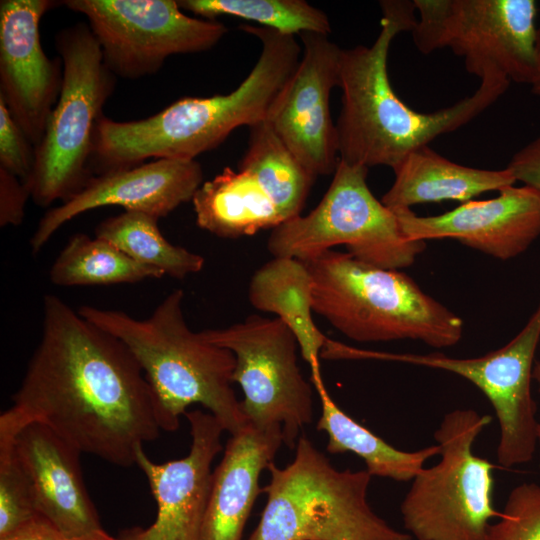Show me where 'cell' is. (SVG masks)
<instances>
[{
  "label": "cell",
  "instance_id": "1",
  "mask_svg": "<svg viewBox=\"0 0 540 540\" xmlns=\"http://www.w3.org/2000/svg\"><path fill=\"white\" fill-rule=\"evenodd\" d=\"M12 400L0 431L41 423L122 467L163 430L157 397L127 346L53 294L44 296L40 341Z\"/></svg>",
  "mask_w": 540,
  "mask_h": 540
},
{
  "label": "cell",
  "instance_id": "2",
  "mask_svg": "<svg viewBox=\"0 0 540 540\" xmlns=\"http://www.w3.org/2000/svg\"><path fill=\"white\" fill-rule=\"evenodd\" d=\"M381 29L370 45L342 49L341 109L336 122L339 159L352 165L394 169L410 152L466 125L507 90L510 81L492 77L452 106L422 113L393 90L387 71L392 40L416 25L413 1H380Z\"/></svg>",
  "mask_w": 540,
  "mask_h": 540
},
{
  "label": "cell",
  "instance_id": "3",
  "mask_svg": "<svg viewBox=\"0 0 540 540\" xmlns=\"http://www.w3.org/2000/svg\"><path fill=\"white\" fill-rule=\"evenodd\" d=\"M183 302L184 291L175 289L141 320L89 305L78 312L134 355L157 397L164 431L177 430L186 409L200 404L233 434L247 424L232 386L235 356L191 330Z\"/></svg>",
  "mask_w": 540,
  "mask_h": 540
},
{
  "label": "cell",
  "instance_id": "4",
  "mask_svg": "<svg viewBox=\"0 0 540 540\" xmlns=\"http://www.w3.org/2000/svg\"><path fill=\"white\" fill-rule=\"evenodd\" d=\"M293 72L294 64L283 51L263 47L250 73L228 94L181 98L141 120L115 121L102 115L94 134L92 175L151 158L195 160L236 128L265 121Z\"/></svg>",
  "mask_w": 540,
  "mask_h": 540
},
{
  "label": "cell",
  "instance_id": "5",
  "mask_svg": "<svg viewBox=\"0 0 540 540\" xmlns=\"http://www.w3.org/2000/svg\"><path fill=\"white\" fill-rule=\"evenodd\" d=\"M304 262L312 278L313 311L349 339H410L442 349L462 338L463 320L400 270L332 249Z\"/></svg>",
  "mask_w": 540,
  "mask_h": 540
},
{
  "label": "cell",
  "instance_id": "6",
  "mask_svg": "<svg viewBox=\"0 0 540 540\" xmlns=\"http://www.w3.org/2000/svg\"><path fill=\"white\" fill-rule=\"evenodd\" d=\"M295 449L286 467L269 465L266 504L248 540H412L370 507L367 470L336 469L305 436Z\"/></svg>",
  "mask_w": 540,
  "mask_h": 540
},
{
  "label": "cell",
  "instance_id": "7",
  "mask_svg": "<svg viewBox=\"0 0 540 540\" xmlns=\"http://www.w3.org/2000/svg\"><path fill=\"white\" fill-rule=\"evenodd\" d=\"M55 47L63 64L62 88L24 182L40 207L67 200L93 177L94 134L117 78L87 23L61 29Z\"/></svg>",
  "mask_w": 540,
  "mask_h": 540
},
{
  "label": "cell",
  "instance_id": "8",
  "mask_svg": "<svg viewBox=\"0 0 540 540\" xmlns=\"http://www.w3.org/2000/svg\"><path fill=\"white\" fill-rule=\"evenodd\" d=\"M492 421L473 409L446 413L434 433L440 460L411 480L400 511L416 540H487L493 506L494 465L473 446Z\"/></svg>",
  "mask_w": 540,
  "mask_h": 540
},
{
  "label": "cell",
  "instance_id": "9",
  "mask_svg": "<svg viewBox=\"0 0 540 540\" xmlns=\"http://www.w3.org/2000/svg\"><path fill=\"white\" fill-rule=\"evenodd\" d=\"M369 168L339 159L319 204L272 229L267 249L273 257L310 259L337 245L357 260L385 269L412 265L426 246L403 234L395 212L367 184Z\"/></svg>",
  "mask_w": 540,
  "mask_h": 540
},
{
  "label": "cell",
  "instance_id": "10",
  "mask_svg": "<svg viewBox=\"0 0 540 540\" xmlns=\"http://www.w3.org/2000/svg\"><path fill=\"white\" fill-rule=\"evenodd\" d=\"M417 49L450 48L480 80L500 77L533 86L540 81L533 0H413Z\"/></svg>",
  "mask_w": 540,
  "mask_h": 540
},
{
  "label": "cell",
  "instance_id": "11",
  "mask_svg": "<svg viewBox=\"0 0 540 540\" xmlns=\"http://www.w3.org/2000/svg\"><path fill=\"white\" fill-rule=\"evenodd\" d=\"M201 334L234 354L233 381L242 389L247 422L282 429L283 443L295 448L299 432L313 420V392L298 366L299 345L292 331L277 317L250 315Z\"/></svg>",
  "mask_w": 540,
  "mask_h": 540
},
{
  "label": "cell",
  "instance_id": "12",
  "mask_svg": "<svg viewBox=\"0 0 540 540\" xmlns=\"http://www.w3.org/2000/svg\"><path fill=\"white\" fill-rule=\"evenodd\" d=\"M62 5L86 17L108 69L130 80L157 73L172 55L210 50L228 32L220 21L186 15L175 0H65Z\"/></svg>",
  "mask_w": 540,
  "mask_h": 540
},
{
  "label": "cell",
  "instance_id": "13",
  "mask_svg": "<svg viewBox=\"0 0 540 540\" xmlns=\"http://www.w3.org/2000/svg\"><path fill=\"white\" fill-rule=\"evenodd\" d=\"M539 342L540 303L513 339L480 357L369 350H363L361 356L362 359L396 361L449 371L473 383L490 401L499 423L497 462L510 468L531 462L538 447L537 406L532 397L531 381Z\"/></svg>",
  "mask_w": 540,
  "mask_h": 540
},
{
  "label": "cell",
  "instance_id": "14",
  "mask_svg": "<svg viewBox=\"0 0 540 540\" xmlns=\"http://www.w3.org/2000/svg\"><path fill=\"white\" fill-rule=\"evenodd\" d=\"M302 56L266 121L315 178L334 174L339 162L330 93L339 86L341 48L328 35L303 32Z\"/></svg>",
  "mask_w": 540,
  "mask_h": 540
},
{
  "label": "cell",
  "instance_id": "15",
  "mask_svg": "<svg viewBox=\"0 0 540 540\" xmlns=\"http://www.w3.org/2000/svg\"><path fill=\"white\" fill-rule=\"evenodd\" d=\"M54 0L0 1V99L35 148L40 144L63 82L60 58L44 52L39 25Z\"/></svg>",
  "mask_w": 540,
  "mask_h": 540
},
{
  "label": "cell",
  "instance_id": "16",
  "mask_svg": "<svg viewBox=\"0 0 540 540\" xmlns=\"http://www.w3.org/2000/svg\"><path fill=\"white\" fill-rule=\"evenodd\" d=\"M192 438L189 453L177 460L155 463L143 448L136 465L145 474L157 504V515L147 528L122 532L120 540H202L211 490V465L222 450L224 428L200 409L186 412Z\"/></svg>",
  "mask_w": 540,
  "mask_h": 540
},
{
  "label": "cell",
  "instance_id": "17",
  "mask_svg": "<svg viewBox=\"0 0 540 540\" xmlns=\"http://www.w3.org/2000/svg\"><path fill=\"white\" fill-rule=\"evenodd\" d=\"M203 182L200 163L184 159H155L95 175L80 191L43 215L30 239L32 252L38 253L64 224L95 208L120 206L125 211L165 217L192 201Z\"/></svg>",
  "mask_w": 540,
  "mask_h": 540
},
{
  "label": "cell",
  "instance_id": "18",
  "mask_svg": "<svg viewBox=\"0 0 540 540\" xmlns=\"http://www.w3.org/2000/svg\"><path fill=\"white\" fill-rule=\"evenodd\" d=\"M487 200H470L436 216L393 210L411 241L454 239L500 260L525 252L540 237V191L510 185Z\"/></svg>",
  "mask_w": 540,
  "mask_h": 540
},
{
  "label": "cell",
  "instance_id": "19",
  "mask_svg": "<svg viewBox=\"0 0 540 540\" xmlns=\"http://www.w3.org/2000/svg\"><path fill=\"white\" fill-rule=\"evenodd\" d=\"M0 439L11 442L39 515L68 540L102 528L83 480L79 450L37 422Z\"/></svg>",
  "mask_w": 540,
  "mask_h": 540
},
{
  "label": "cell",
  "instance_id": "20",
  "mask_svg": "<svg viewBox=\"0 0 540 540\" xmlns=\"http://www.w3.org/2000/svg\"><path fill=\"white\" fill-rule=\"evenodd\" d=\"M283 443L282 429L248 423L230 434L212 473L202 540H242L244 527L262 489L259 478Z\"/></svg>",
  "mask_w": 540,
  "mask_h": 540
},
{
  "label": "cell",
  "instance_id": "21",
  "mask_svg": "<svg viewBox=\"0 0 540 540\" xmlns=\"http://www.w3.org/2000/svg\"><path fill=\"white\" fill-rule=\"evenodd\" d=\"M393 171L394 182L381 199L392 210L444 200L464 203L516 182L507 167L486 170L464 166L443 157L429 145L410 152Z\"/></svg>",
  "mask_w": 540,
  "mask_h": 540
},
{
  "label": "cell",
  "instance_id": "22",
  "mask_svg": "<svg viewBox=\"0 0 540 540\" xmlns=\"http://www.w3.org/2000/svg\"><path fill=\"white\" fill-rule=\"evenodd\" d=\"M248 297L252 306L276 314L292 331L303 359L309 364L312 384L323 385L320 356L330 339L317 328L312 317V278L305 262L293 257H273L254 272Z\"/></svg>",
  "mask_w": 540,
  "mask_h": 540
},
{
  "label": "cell",
  "instance_id": "23",
  "mask_svg": "<svg viewBox=\"0 0 540 540\" xmlns=\"http://www.w3.org/2000/svg\"><path fill=\"white\" fill-rule=\"evenodd\" d=\"M196 224L220 238L251 236L284 222L273 200L247 171L225 167L193 199Z\"/></svg>",
  "mask_w": 540,
  "mask_h": 540
},
{
  "label": "cell",
  "instance_id": "24",
  "mask_svg": "<svg viewBox=\"0 0 540 540\" xmlns=\"http://www.w3.org/2000/svg\"><path fill=\"white\" fill-rule=\"evenodd\" d=\"M316 391L321 402L316 429L328 435L327 451L357 455L365 462L371 476L411 481L426 461L439 455L437 444L416 451L395 448L346 414L331 398L325 385Z\"/></svg>",
  "mask_w": 540,
  "mask_h": 540
},
{
  "label": "cell",
  "instance_id": "25",
  "mask_svg": "<svg viewBox=\"0 0 540 540\" xmlns=\"http://www.w3.org/2000/svg\"><path fill=\"white\" fill-rule=\"evenodd\" d=\"M249 130L248 147L238 169L257 179L284 222L300 215L316 178L298 162L266 120Z\"/></svg>",
  "mask_w": 540,
  "mask_h": 540
},
{
  "label": "cell",
  "instance_id": "26",
  "mask_svg": "<svg viewBox=\"0 0 540 540\" xmlns=\"http://www.w3.org/2000/svg\"><path fill=\"white\" fill-rule=\"evenodd\" d=\"M164 275L140 264L107 240L77 233L54 260L50 281L61 287L136 283Z\"/></svg>",
  "mask_w": 540,
  "mask_h": 540
},
{
  "label": "cell",
  "instance_id": "27",
  "mask_svg": "<svg viewBox=\"0 0 540 540\" xmlns=\"http://www.w3.org/2000/svg\"><path fill=\"white\" fill-rule=\"evenodd\" d=\"M158 218L138 211H124L101 221L95 236L109 241L134 261L183 279L202 270L204 258L170 243L160 232Z\"/></svg>",
  "mask_w": 540,
  "mask_h": 540
},
{
  "label": "cell",
  "instance_id": "28",
  "mask_svg": "<svg viewBox=\"0 0 540 540\" xmlns=\"http://www.w3.org/2000/svg\"><path fill=\"white\" fill-rule=\"evenodd\" d=\"M178 4L204 19L233 16L290 35H328L332 30L326 13L304 0H179Z\"/></svg>",
  "mask_w": 540,
  "mask_h": 540
},
{
  "label": "cell",
  "instance_id": "29",
  "mask_svg": "<svg viewBox=\"0 0 540 540\" xmlns=\"http://www.w3.org/2000/svg\"><path fill=\"white\" fill-rule=\"evenodd\" d=\"M39 515L11 442L0 439V538Z\"/></svg>",
  "mask_w": 540,
  "mask_h": 540
},
{
  "label": "cell",
  "instance_id": "30",
  "mask_svg": "<svg viewBox=\"0 0 540 540\" xmlns=\"http://www.w3.org/2000/svg\"><path fill=\"white\" fill-rule=\"evenodd\" d=\"M487 540H540V484L522 483L511 490Z\"/></svg>",
  "mask_w": 540,
  "mask_h": 540
},
{
  "label": "cell",
  "instance_id": "31",
  "mask_svg": "<svg viewBox=\"0 0 540 540\" xmlns=\"http://www.w3.org/2000/svg\"><path fill=\"white\" fill-rule=\"evenodd\" d=\"M35 146L0 99V168L26 182L33 172Z\"/></svg>",
  "mask_w": 540,
  "mask_h": 540
},
{
  "label": "cell",
  "instance_id": "32",
  "mask_svg": "<svg viewBox=\"0 0 540 540\" xmlns=\"http://www.w3.org/2000/svg\"><path fill=\"white\" fill-rule=\"evenodd\" d=\"M31 198L26 184L0 168V226H18L25 215L27 200Z\"/></svg>",
  "mask_w": 540,
  "mask_h": 540
},
{
  "label": "cell",
  "instance_id": "33",
  "mask_svg": "<svg viewBox=\"0 0 540 540\" xmlns=\"http://www.w3.org/2000/svg\"><path fill=\"white\" fill-rule=\"evenodd\" d=\"M507 168L516 181L540 191V136L518 150Z\"/></svg>",
  "mask_w": 540,
  "mask_h": 540
},
{
  "label": "cell",
  "instance_id": "34",
  "mask_svg": "<svg viewBox=\"0 0 540 540\" xmlns=\"http://www.w3.org/2000/svg\"><path fill=\"white\" fill-rule=\"evenodd\" d=\"M0 540H68L51 522L41 515L23 524Z\"/></svg>",
  "mask_w": 540,
  "mask_h": 540
},
{
  "label": "cell",
  "instance_id": "35",
  "mask_svg": "<svg viewBox=\"0 0 540 540\" xmlns=\"http://www.w3.org/2000/svg\"><path fill=\"white\" fill-rule=\"evenodd\" d=\"M70 540H120L107 534L102 528Z\"/></svg>",
  "mask_w": 540,
  "mask_h": 540
},
{
  "label": "cell",
  "instance_id": "36",
  "mask_svg": "<svg viewBox=\"0 0 540 540\" xmlns=\"http://www.w3.org/2000/svg\"><path fill=\"white\" fill-rule=\"evenodd\" d=\"M532 377H533V380L537 382L539 391H540V360L535 361ZM537 435H538V447L540 449V422H538Z\"/></svg>",
  "mask_w": 540,
  "mask_h": 540
},
{
  "label": "cell",
  "instance_id": "37",
  "mask_svg": "<svg viewBox=\"0 0 540 540\" xmlns=\"http://www.w3.org/2000/svg\"><path fill=\"white\" fill-rule=\"evenodd\" d=\"M535 45H536L538 69L540 73V26L537 28V31H536V44Z\"/></svg>",
  "mask_w": 540,
  "mask_h": 540
},
{
  "label": "cell",
  "instance_id": "38",
  "mask_svg": "<svg viewBox=\"0 0 540 540\" xmlns=\"http://www.w3.org/2000/svg\"><path fill=\"white\" fill-rule=\"evenodd\" d=\"M532 93H534L535 95H539L540 96V81H538L536 84H534L532 86V89H531Z\"/></svg>",
  "mask_w": 540,
  "mask_h": 540
}]
</instances>
